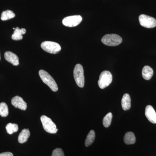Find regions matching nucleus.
<instances>
[{"instance_id": "f257e3e1", "label": "nucleus", "mask_w": 156, "mask_h": 156, "mask_svg": "<svg viewBox=\"0 0 156 156\" xmlns=\"http://www.w3.org/2000/svg\"><path fill=\"white\" fill-rule=\"evenodd\" d=\"M39 74L43 82L48 85L53 92H57L58 90V86L53 78L46 71L40 70Z\"/></svg>"}, {"instance_id": "f03ea898", "label": "nucleus", "mask_w": 156, "mask_h": 156, "mask_svg": "<svg viewBox=\"0 0 156 156\" xmlns=\"http://www.w3.org/2000/svg\"><path fill=\"white\" fill-rule=\"evenodd\" d=\"M101 42L106 46L113 47L121 44L122 42V39L116 34H108L102 38Z\"/></svg>"}, {"instance_id": "7ed1b4c3", "label": "nucleus", "mask_w": 156, "mask_h": 156, "mask_svg": "<svg viewBox=\"0 0 156 156\" xmlns=\"http://www.w3.org/2000/svg\"><path fill=\"white\" fill-rule=\"evenodd\" d=\"M73 75L76 83L78 87L83 88L85 85V78L83 68L81 64L76 65L74 69Z\"/></svg>"}, {"instance_id": "20e7f679", "label": "nucleus", "mask_w": 156, "mask_h": 156, "mask_svg": "<svg viewBox=\"0 0 156 156\" xmlns=\"http://www.w3.org/2000/svg\"><path fill=\"white\" fill-rule=\"evenodd\" d=\"M43 128L45 131L50 134H56L58 131L56 125L52 120L46 115H42L41 118Z\"/></svg>"}, {"instance_id": "39448f33", "label": "nucleus", "mask_w": 156, "mask_h": 156, "mask_svg": "<svg viewBox=\"0 0 156 156\" xmlns=\"http://www.w3.org/2000/svg\"><path fill=\"white\" fill-rule=\"evenodd\" d=\"M112 81V75L108 71H104L101 73L98 81L99 88L104 89L108 87Z\"/></svg>"}, {"instance_id": "423d86ee", "label": "nucleus", "mask_w": 156, "mask_h": 156, "mask_svg": "<svg viewBox=\"0 0 156 156\" xmlns=\"http://www.w3.org/2000/svg\"><path fill=\"white\" fill-rule=\"evenodd\" d=\"M41 47L46 52L51 54H56L61 50V46L58 43L52 41L43 42Z\"/></svg>"}, {"instance_id": "0eeeda50", "label": "nucleus", "mask_w": 156, "mask_h": 156, "mask_svg": "<svg viewBox=\"0 0 156 156\" xmlns=\"http://www.w3.org/2000/svg\"><path fill=\"white\" fill-rule=\"evenodd\" d=\"M140 25L147 28H152L156 26V20L145 14H141L139 17Z\"/></svg>"}, {"instance_id": "6e6552de", "label": "nucleus", "mask_w": 156, "mask_h": 156, "mask_svg": "<svg viewBox=\"0 0 156 156\" xmlns=\"http://www.w3.org/2000/svg\"><path fill=\"white\" fill-rule=\"evenodd\" d=\"M83 20L80 15H74L65 17L62 20V24L68 27H74L79 25Z\"/></svg>"}, {"instance_id": "1a4fd4ad", "label": "nucleus", "mask_w": 156, "mask_h": 156, "mask_svg": "<svg viewBox=\"0 0 156 156\" xmlns=\"http://www.w3.org/2000/svg\"><path fill=\"white\" fill-rule=\"evenodd\" d=\"M11 103L14 107L22 110H26L27 108V104L20 96H16L13 98L11 100Z\"/></svg>"}, {"instance_id": "9d476101", "label": "nucleus", "mask_w": 156, "mask_h": 156, "mask_svg": "<svg viewBox=\"0 0 156 156\" xmlns=\"http://www.w3.org/2000/svg\"><path fill=\"white\" fill-rule=\"evenodd\" d=\"M145 115L151 122L156 124V113L152 106L147 105L145 108Z\"/></svg>"}, {"instance_id": "9b49d317", "label": "nucleus", "mask_w": 156, "mask_h": 156, "mask_svg": "<svg viewBox=\"0 0 156 156\" xmlns=\"http://www.w3.org/2000/svg\"><path fill=\"white\" fill-rule=\"evenodd\" d=\"M4 56L6 60L13 65L17 66L19 64V58L14 53L10 51H7L5 53Z\"/></svg>"}, {"instance_id": "f8f14e48", "label": "nucleus", "mask_w": 156, "mask_h": 156, "mask_svg": "<svg viewBox=\"0 0 156 156\" xmlns=\"http://www.w3.org/2000/svg\"><path fill=\"white\" fill-rule=\"evenodd\" d=\"M122 106L125 111L128 110L131 108V99L130 95L127 93L124 94L122 100Z\"/></svg>"}, {"instance_id": "ddd939ff", "label": "nucleus", "mask_w": 156, "mask_h": 156, "mask_svg": "<svg viewBox=\"0 0 156 156\" xmlns=\"http://www.w3.org/2000/svg\"><path fill=\"white\" fill-rule=\"evenodd\" d=\"M26 33L25 29H20L17 27L14 30V33L12 34L11 38L14 41H20L23 39V35Z\"/></svg>"}, {"instance_id": "4468645a", "label": "nucleus", "mask_w": 156, "mask_h": 156, "mask_svg": "<svg viewBox=\"0 0 156 156\" xmlns=\"http://www.w3.org/2000/svg\"><path fill=\"white\" fill-rule=\"evenodd\" d=\"M30 136V132L28 129H24L21 131L18 137V142L20 144L26 142Z\"/></svg>"}, {"instance_id": "2eb2a0df", "label": "nucleus", "mask_w": 156, "mask_h": 156, "mask_svg": "<svg viewBox=\"0 0 156 156\" xmlns=\"http://www.w3.org/2000/svg\"><path fill=\"white\" fill-rule=\"evenodd\" d=\"M153 70L150 66H145L143 69L142 71V76L147 80H150L152 77L153 76Z\"/></svg>"}, {"instance_id": "dca6fc26", "label": "nucleus", "mask_w": 156, "mask_h": 156, "mask_svg": "<svg viewBox=\"0 0 156 156\" xmlns=\"http://www.w3.org/2000/svg\"><path fill=\"white\" fill-rule=\"evenodd\" d=\"M124 140L126 144H134L136 142V137L134 133L131 131L127 132L124 136Z\"/></svg>"}, {"instance_id": "f3484780", "label": "nucleus", "mask_w": 156, "mask_h": 156, "mask_svg": "<svg viewBox=\"0 0 156 156\" xmlns=\"http://www.w3.org/2000/svg\"><path fill=\"white\" fill-rule=\"evenodd\" d=\"M95 138V133L94 130H91L87 135L85 141V146L87 147L89 146L93 143Z\"/></svg>"}, {"instance_id": "a211bd4d", "label": "nucleus", "mask_w": 156, "mask_h": 156, "mask_svg": "<svg viewBox=\"0 0 156 156\" xmlns=\"http://www.w3.org/2000/svg\"><path fill=\"white\" fill-rule=\"evenodd\" d=\"M15 15L13 11L10 10H7V11H3L1 15V20L5 21V20H8L11 19V18L15 17Z\"/></svg>"}, {"instance_id": "6ab92c4d", "label": "nucleus", "mask_w": 156, "mask_h": 156, "mask_svg": "<svg viewBox=\"0 0 156 156\" xmlns=\"http://www.w3.org/2000/svg\"><path fill=\"white\" fill-rule=\"evenodd\" d=\"M9 111L8 105L5 102L0 103V115L6 117L9 115Z\"/></svg>"}, {"instance_id": "aec40b11", "label": "nucleus", "mask_w": 156, "mask_h": 156, "mask_svg": "<svg viewBox=\"0 0 156 156\" xmlns=\"http://www.w3.org/2000/svg\"><path fill=\"white\" fill-rule=\"evenodd\" d=\"M7 133L10 134H12L14 132H17L18 130V126L17 124L9 123L6 127Z\"/></svg>"}, {"instance_id": "412c9836", "label": "nucleus", "mask_w": 156, "mask_h": 156, "mask_svg": "<svg viewBox=\"0 0 156 156\" xmlns=\"http://www.w3.org/2000/svg\"><path fill=\"white\" fill-rule=\"evenodd\" d=\"M112 114L111 112H109L104 117L103 119V126L105 128H108L111 124Z\"/></svg>"}, {"instance_id": "4be33fe9", "label": "nucleus", "mask_w": 156, "mask_h": 156, "mask_svg": "<svg viewBox=\"0 0 156 156\" xmlns=\"http://www.w3.org/2000/svg\"><path fill=\"white\" fill-rule=\"evenodd\" d=\"M52 156H65L64 152L61 148H56L53 151Z\"/></svg>"}, {"instance_id": "5701e85b", "label": "nucleus", "mask_w": 156, "mask_h": 156, "mask_svg": "<svg viewBox=\"0 0 156 156\" xmlns=\"http://www.w3.org/2000/svg\"><path fill=\"white\" fill-rule=\"evenodd\" d=\"M0 156H14L13 154L11 152H7L2 153L0 154Z\"/></svg>"}, {"instance_id": "b1692460", "label": "nucleus", "mask_w": 156, "mask_h": 156, "mask_svg": "<svg viewBox=\"0 0 156 156\" xmlns=\"http://www.w3.org/2000/svg\"><path fill=\"white\" fill-rule=\"evenodd\" d=\"M0 59H1V56H0Z\"/></svg>"}]
</instances>
